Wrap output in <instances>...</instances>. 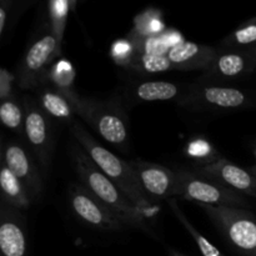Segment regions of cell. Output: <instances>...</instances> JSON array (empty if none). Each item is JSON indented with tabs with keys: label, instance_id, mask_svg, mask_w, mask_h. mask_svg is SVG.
I'll use <instances>...</instances> for the list:
<instances>
[{
	"label": "cell",
	"instance_id": "1",
	"mask_svg": "<svg viewBox=\"0 0 256 256\" xmlns=\"http://www.w3.org/2000/svg\"><path fill=\"white\" fill-rule=\"evenodd\" d=\"M75 172L80 182L92 192L102 204L114 212L129 228H135L148 235H154L148 218L142 210L135 206L129 198L94 164L86 152L76 142H72L69 148Z\"/></svg>",
	"mask_w": 256,
	"mask_h": 256
},
{
	"label": "cell",
	"instance_id": "2",
	"mask_svg": "<svg viewBox=\"0 0 256 256\" xmlns=\"http://www.w3.org/2000/svg\"><path fill=\"white\" fill-rule=\"evenodd\" d=\"M69 129L75 142L82 146L94 164L129 198L135 206L142 210L148 219L152 218L156 212V208L142 190L132 165L120 159L106 148L102 146L78 120L72 122Z\"/></svg>",
	"mask_w": 256,
	"mask_h": 256
},
{
	"label": "cell",
	"instance_id": "3",
	"mask_svg": "<svg viewBox=\"0 0 256 256\" xmlns=\"http://www.w3.org/2000/svg\"><path fill=\"white\" fill-rule=\"evenodd\" d=\"M72 102L75 112L100 136L119 149L129 145V119L122 104L114 100L82 98L72 89L62 90Z\"/></svg>",
	"mask_w": 256,
	"mask_h": 256
},
{
	"label": "cell",
	"instance_id": "4",
	"mask_svg": "<svg viewBox=\"0 0 256 256\" xmlns=\"http://www.w3.org/2000/svg\"><path fill=\"white\" fill-rule=\"evenodd\" d=\"M175 172L176 184L174 196L215 206L244 208L248 205L246 200L240 195V192L212 178L184 169L176 170Z\"/></svg>",
	"mask_w": 256,
	"mask_h": 256
},
{
	"label": "cell",
	"instance_id": "5",
	"mask_svg": "<svg viewBox=\"0 0 256 256\" xmlns=\"http://www.w3.org/2000/svg\"><path fill=\"white\" fill-rule=\"evenodd\" d=\"M62 44L52 28L38 35L22 55L15 78L20 89L34 90L42 84L50 64L60 55Z\"/></svg>",
	"mask_w": 256,
	"mask_h": 256
},
{
	"label": "cell",
	"instance_id": "6",
	"mask_svg": "<svg viewBox=\"0 0 256 256\" xmlns=\"http://www.w3.org/2000/svg\"><path fill=\"white\" fill-rule=\"evenodd\" d=\"M228 242L246 256H256V220L242 208L199 204Z\"/></svg>",
	"mask_w": 256,
	"mask_h": 256
},
{
	"label": "cell",
	"instance_id": "7",
	"mask_svg": "<svg viewBox=\"0 0 256 256\" xmlns=\"http://www.w3.org/2000/svg\"><path fill=\"white\" fill-rule=\"evenodd\" d=\"M68 204L72 215L90 229L105 232H119L129 228L82 182L69 186Z\"/></svg>",
	"mask_w": 256,
	"mask_h": 256
},
{
	"label": "cell",
	"instance_id": "8",
	"mask_svg": "<svg viewBox=\"0 0 256 256\" xmlns=\"http://www.w3.org/2000/svg\"><path fill=\"white\" fill-rule=\"evenodd\" d=\"M22 105L25 112L24 129H22L25 140L39 164L42 165V170L48 172L52 166V152H54L52 120L42 109L38 100L25 96L22 99Z\"/></svg>",
	"mask_w": 256,
	"mask_h": 256
},
{
	"label": "cell",
	"instance_id": "9",
	"mask_svg": "<svg viewBox=\"0 0 256 256\" xmlns=\"http://www.w3.org/2000/svg\"><path fill=\"white\" fill-rule=\"evenodd\" d=\"M252 99L242 90L219 85H196L184 90L179 105L189 110H235L248 106Z\"/></svg>",
	"mask_w": 256,
	"mask_h": 256
},
{
	"label": "cell",
	"instance_id": "10",
	"mask_svg": "<svg viewBox=\"0 0 256 256\" xmlns=\"http://www.w3.org/2000/svg\"><path fill=\"white\" fill-rule=\"evenodd\" d=\"M2 164L25 185L32 200L42 194L44 184L39 168L35 164L29 150L19 142H6L2 148Z\"/></svg>",
	"mask_w": 256,
	"mask_h": 256
},
{
	"label": "cell",
	"instance_id": "11",
	"mask_svg": "<svg viewBox=\"0 0 256 256\" xmlns=\"http://www.w3.org/2000/svg\"><path fill=\"white\" fill-rule=\"evenodd\" d=\"M130 164L136 172L142 190L150 199L164 200L174 198L176 184V172L174 170L142 160H132Z\"/></svg>",
	"mask_w": 256,
	"mask_h": 256
},
{
	"label": "cell",
	"instance_id": "12",
	"mask_svg": "<svg viewBox=\"0 0 256 256\" xmlns=\"http://www.w3.org/2000/svg\"><path fill=\"white\" fill-rule=\"evenodd\" d=\"M26 222L20 214L2 202L0 209V252L2 256H26Z\"/></svg>",
	"mask_w": 256,
	"mask_h": 256
},
{
	"label": "cell",
	"instance_id": "13",
	"mask_svg": "<svg viewBox=\"0 0 256 256\" xmlns=\"http://www.w3.org/2000/svg\"><path fill=\"white\" fill-rule=\"evenodd\" d=\"M195 172L212 178L238 192L256 198V176L248 170L232 164L226 159H219L205 166H199Z\"/></svg>",
	"mask_w": 256,
	"mask_h": 256
},
{
	"label": "cell",
	"instance_id": "14",
	"mask_svg": "<svg viewBox=\"0 0 256 256\" xmlns=\"http://www.w3.org/2000/svg\"><path fill=\"white\" fill-rule=\"evenodd\" d=\"M256 59L250 50L228 49L218 52L214 62L205 72L204 80H230L249 74Z\"/></svg>",
	"mask_w": 256,
	"mask_h": 256
},
{
	"label": "cell",
	"instance_id": "15",
	"mask_svg": "<svg viewBox=\"0 0 256 256\" xmlns=\"http://www.w3.org/2000/svg\"><path fill=\"white\" fill-rule=\"evenodd\" d=\"M219 50L208 45L182 42L172 48L168 58L174 70H202L206 72L214 62Z\"/></svg>",
	"mask_w": 256,
	"mask_h": 256
},
{
	"label": "cell",
	"instance_id": "16",
	"mask_svg": "<svg viewBox=\"0 0 256 256\" xmlns=\"http://www.w3.org/2000/svg\"><path fill=\"white\" fill-rule=\"evenodd\" d=\"M38 102L42 109L49 115L52 120L64 122L70 125L75 122V112L72 102L60 89H58L52 82H44L36 89Z\"/></svg>",
	"mask_w": 256,
	"mask_h": 256
},
{
	"label": "cell",
	"instance_id": "17",
	"mask_svg": "<svg viewBox=\"0 0 256 256\" xmlns=\"http://www.w3.org/2000/svg\"><path fill=\"white\" fill-rule=\"evenodd\" d=\"M184 90L178 84L162 80H150L132 85L126 89V94L130 100L136 102H169V100L180 99Z\"/></svg>",
	"mask_w": 256,
	"mask_h": 256
},
{
	"label": "cell",
	"instance_id": "18",
	"mask_svg": "<svg viewBox=\"0 0 256 256\" xmlns=\"http://www.w3.org/2000/svg\"><path fill=\"white\" fill-rule=\"evenodd\" d=\"M2 202L18 210H25L32 205V196L25 185L15 176L5 164L0 169Z\"/></svg>",
	"mask_w": 256,
	"mask_h": 256
},
{
	"label": "cell",
	"instance_id": "19",
	"mask_svg": "<svg viewBox=\"0 0 256 256\" xmlns=\"http://www.w3.org/2000/svg\"><path fill=\"white\" fill-rule=\"evenodd\" d=\"M162 14L159 9L148 8L144 12H139L134 19V26L130 35L134 36H152L159 35L166 30Z\"/></svg>",
	"mask_w": 256,
	"mask_h": 256
},
{
	"label": "cell",
	"instance_id": "20",
	"mask_svg": "<svg viewBox=\"0 0 256 256\" xmlns=\"http://www.w3.org/2000/svg\"><path fill=\"white\" fill-rule=\"evenodd\" d=\"M126 69L145 74H158V72L174 70L172 62L168 55H154V54H136L130 60Z\"/></svg>",
	"mask_w": 256,
	"mask_h": 256
},
{
	"label": "cell",
	"instance_id": "21",
	"mask_svg": "<svg viewBox=\"0 0 256 256\" xmlns=\"http://www.w3.org/2000/svg\"><path fill=\"white\" fill-rule=\"evenodd\" d=\"M185 154L189 159L202 162L200 166H205V165H209L222 159L220 154L216 152L214 145L210 142V140L202 136H198L190 140L185 146Z\"/></svg>",
	"mask_w": 256,
	"mask_h": 256
},
{
	"label": "cell",
	"instance_id": "22",
	"mask_svg": "<svg viewBox=\"0 0 256 256\" xmlns=\"http://www.w3.org/2000/svg\"><path fill=\"white\" fill-rule=\"evenodd\" d=\"M169 204H170V208H172V212L175 214V216L178 218V220H179V222L182 224V226L186 229V232H189L190 236H192V239H194V242H196L198 248H199L200 252H202V256H224L222 255V252H220L215 245H212V242H210L209 240L202 234V232H199L196 229H195L194 225L188 220V218L185 216L184 212L180 210L179 205L176 204V202H175L174 199H170Z\"/></svg>",
	"mask_w": 256,
	"mask_h": 256
},
{
	"label": "cell",
	"instance_id": "23",
	"mask_svg": "<svg viewBox=\"0 0 256 256\" xmlns=\"http://www.w3.org/2000/svg\"><path fill=\"white\" fill-rule=\"evenodd\" d=\"M222 44L234 50H248L249 46L256 45V18L240 25L222 40Z\"/></svg>",
	"mask_w": 256,
	"mask_h": 256
},
{
	"label": "cell",
	"instance_id": "24",
	"mask_svg": "<svg viewBox=\"0 0 256 256\" xmlns=\"http://www.w3.org/2000/svg\"><path fill=\"white\" fill-rule=\"evenodd\" d=\"M0 120L2 125L12 132H22L24 129L25 112L22 102L20 104L15 98L2 100L0 104Z\"/></svg>",
	"mask_w": 256,
	"mask_h": 256
},
{
	"label": "cell",
	"instance_id": "25",
	"mask_svg": "<svg viewBox=\"0 0 256 256\" xmlns=\"http://www.w3.org/2000/svg\"><path fill=\"white\" fill-rule=\"evenodd\" d=\"M70 10H72L70 0H49L50 28L56 35L60 44H62V38H64L68 15H69Z\"/></svg>",
	"mask_w": 256,
	"mask_h": 256
},
{
	"label": "cell",
	"instance_id": "26",
	"mask_svg": "<svg viewBox=\"0 0 256 256\" xmlns=\"http://www.w3.org/2000/svg\"><path fill=\"white\" fill-rule=\"evenodd\" d=\"M74 75V69L70 62H65V60H58L54 65L49 68L44 82H52L60 90H69L72 89Z\"/></svg>",
	"mask_w": 256,
	"mask_h": 256
},
{
	"label": "cell",
	"instance_id": "27",
	"mask_svg": "<svg viewBox=\"0 0 256 256\" xmlns=\"http://www.w3.org/2000/svg\"><path fill=\"white\" fill-rule=\"evenodd\" d=\"M135 54H136V50L129 38L116 40L110 49V55L112 59L122 68H126L129 65L130 60Z\"/></svg>",
	"mask_w": 256,
	"mask_h": 256
},
{
	"label": "cell",
	"instance_id": "28",
	"mask_svg": "<svg viewBox=\"0 0 256 256\" xmlns=\"http://www.w3.org/2000/svg\"><path fill=\"white\" fill-rule=\"evenodd\" d=\"M16 82L15 74L8 72L5 68L0 69V99L6 100L14 98V92H12V82Z\"/></svg>",
	"mask_w": 256,
	"mask_h": 256
},
{
	"label": "cell",
	"instance_id": "29",
	"mask_svg": "<svg viewBox=\"0 0 256 256\" xmlns=\"http://www.w3.org/2000/svg\"><path fill=\"white\" fill-rule=\"evenodd\" d=\"M12 5V0H0V36L4 34V30L5 26H6L8 16H9Z\"/></svg>",
	"mask_w": 256,
	"mask_h": 256
},
{
	"label": "cell",
	"instance_id": "30",
	"mask_svg": "<svg viewBox=\"0 0 256 256\" xmlns=\"http://www.w3.org/2000/svg\"><path fill=\"white\" fill-rule=\"evenodd\" d=\"M254 156H255V160H256V146L254 148ZM250 172H252V175H255V176H256V165H254V166L252 168V170H250Z\"/></svg>",
	"mask_w": 256,
	"mask_h": 256
},
{
	"label": "cell",
	"instance_id": "31",
	"mask_svg": "<svg viewBox=\"0 0 256 256\" xmlns=\"http://www.w3.org/2000/svg\"><path fill=\"white\" fill-rule=\"evenodd\" d=\"M170 254H172V256H186V255L182 254V252H174V250H172V252H170Z\"/></svg>",
	"mask_w": 256,
	"mask_h": 256
},
{
	"label": "cell",
	"instance_id": "32",
	"mask_svg": "<svg viewBox=\"0 0 256 256\" xmlns=\"http://www.w3.org/2000/svg\"><path fill=\"white\" fill-rule=\"evenodd\" d=\"M248 50H250V52H252V56H254L255 59H256V45H254V46H252V49H248Z\"/></svg>",
	"mask_w": 256,
	"mask_h": 256
},
{
	"label": "cell",
	"instance_id": "33",
	"mask_svg": "<svg viewBox=\"0 0 256 256\" xmlns=\"http://www.w3.org/2000/svg\"><path fill=\"white\" fill-rule=\"evenodd\" d=\"M70 2H72V10L74 12L75 8H76V0H70Z\"/></svg>",
	"mask_w": 256,
	"mask_h": 256
}]
</instances>
